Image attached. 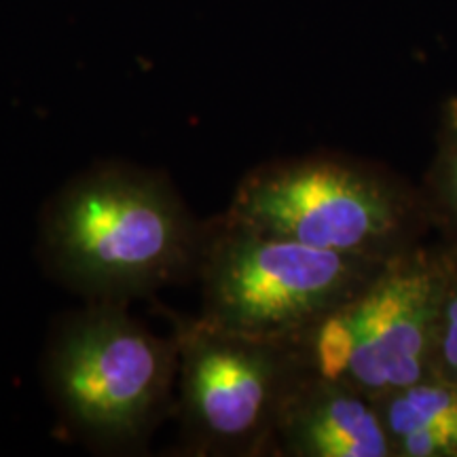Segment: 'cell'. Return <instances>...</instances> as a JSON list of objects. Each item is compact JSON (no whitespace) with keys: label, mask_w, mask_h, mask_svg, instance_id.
Segmentation results:
<instances>
[{"label":"cell","mask_w":457,"mask_h":457,"mask_svg":"<svg viewBox=\"0 0 457 457\" xmlns=\"http://www.w3.org/2000/svg\"><path fill=\"white\" fill-rule=\"evenodd\" d=\"M128 303H89L51 335L45 379L62 420L96 447H131L163 415L179 341L151 333Z\"/></svg>","instance_id":"cell-4"},{"label":"cell","mask_w":457,"mask_h":457,"mask_svg":"<svg viewBox=\"0 0 457 457\" xmlns=\"http://www.w3.org/2000/svg\"><path fill=\"white\" fill-rule=\"evenodd\" d=\"M225 216L262 236L379 261L426 242L432 231L421 188L339 153L278 159L250 170Z\"/></svg>","instance_id":"cell-2"},{"label":"cell","mask_w":457,"mask_h":457,"mask_svg":"<svg viewBox=\"0 0 457 457\" xmlns=\"http://www.w3.org/2000/svg\"><path fill=\"white\" fill-rule=\"evenodd\" d=\"M420 188L432 231H438L443 242L457 248V94L447 96L438 108L434 153Z\"/></svg>","instance_id":"cell-9"},{"label":"cell","mask_w":457,"mask_h":457,"mask_svg":"<svg viewBox=\"0 0 457 457\" xmlns=\"http://www.w3.org/2000/svg\"><path fill=\"white\" fill-rule=\"evenodd\" d=\"M392 457H457V386L438 375L375 398Z\"/></svg>","instance_id":"cell-8"},{"label":"cell","mask_w":457,"mask_h":457,"mask_svg":"<svg viewBox=\"0 0 457 457\" xmlns=\"http://www.w3.org/2000/svg\"><path fill=\"white\" fill-rule=\"evenodd\" d=\"M445 279L443 239H426L386 262L345 305L353 333L345 381L375 400L434 373Z\"/></svg>","instance_id":"cell-6"},{"label":"cell","mask_w":457,"mask_h":457,"mask_svg":"<svg viewBox=\"0 0 457 457\" xmlns=\"http://www.w3.org/2000/svg\"><path fill=\"white\" fill-rule=\"evenodd\" d=\"M386 262L262 236L220 216L204 228L199 318L253 339L303 341L320 320L356 299Z\"/></svg>","instance_id":"cell-3"},{"label":"cell","mask_w":457,"mask_h":457,"mask_svg":"<svg viewBox=\"0 0 457 457\" xmlns=\"http://www.w3.org/2000/svg\"><path fill=\"white\" fill-rule=\"evenodd\" d=\"M273 455L392 457V445L373 398L310 369L284 400Z\"/></svg>","instance_id":"cell-7"},{"label":"cell","mask_w":457,"mask_h":457,"mask_svg":"<svg viewBox=\"0 0 457 457\" xmlns=\"http://www.w3.org/2000/svg\"><path fill=\"white\" fill-rule=\"evenodd\" d=\"M180 421L191 455L273 453L284 400L310 370L303 341L227 333L202 318L179 322Z\"/></svg>","instance_id":"cell-5"},{"label":"cell","mask_w":457,"mask_h":457,"mask_svg":"<svg viewBox=\"0 0 457 457\" xmlns=\"http://www.w3.org/2000/svg\"><path fill=\"white\" fill-rule=\"evenodd\" d=\"M434 375L457 386V248L449 244L447 279H445L436 352H434Z\"/></svg>","instance_id":"cell-10"},{"label":"cell","mask_w":457,"mask_h":457,"mask_svg":"<svg viewBox=\"0 0 457 457\" xmlns=\"http://www.w3.org/2000/svg\"><path fill=\"white\" fill-rule=\"evenodd\" d=\"M204 228L163 174L102 163L51 199L41 245L54 276L87 303H128L195 271Z\"/></svg>","instance_id":"cell-1"}]
</instances>
